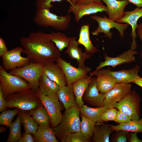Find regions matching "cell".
Masks as SVG:
<instances>
[{"mask_svg":"<svg viewBox=\"0 0 142 142\" xmlns=\"http://www.w3.org/2000/svg\"><path fill=\"white\" fill-rule=\"evenodd\" d=\"M97 76V87L102 93H105L110 90L116 84L114 78L110 74L104 72L102 70L93 71L89 75Z\"/></svg>","mask_w":142,"mask_h":142,"instance_id":"obj_20","label":"cell"},{"mask_svg":"<svg viewBox=\"0 0 142 142\" xmlns=\"http://www.w3.org/2000/svg\"><path fill=\"white\" fill-rule=\"evenodd\" d=\"M133 83L142 88V77H140L134 81Z\"/></svg>","mask_w":142,"mask_h":142,"instance_id":"obj_48","label":"cell"},{"mask_svg":"<svg viewBox=\"0 0 142 142\" xmlns=\"http://www.w3.org/2000/svg\"><path fill=\"white\" fill-rule=\"evenodd\" d=\"M20 42L23 53L31 62L45 64L56 62L60 57V52L48 37L47 33L40 31L31 32L27 37H21Z\"/></svg>","mask_w":142,"mask_h":142,"instance_id":"obj_1","label":"cell"},{"mask_svg":"<svg viewBox=\"0 0 142 142\" xmlns=\"http://www.w3.org/2000/svg\"><path fill=\"white\" fill-rule=\"evenodd\" d=\"M38 84L39 88L41 93L45 95L50 97L56 94L60 87L44 73L40 77Z\"/></svg>","mask_w":142,"mask_h":142,"instance_id":"obj_26","label":"cell"},{"mask_svg":"<svg viewBox=\"0 0 142 142\" xmlns=\"http://www.w3.org/2000/svg\"><path fill=\"white\" fill-rule=\"evenodd\" d=\"M43 72L48 78L60 87L67 85L66 79L63 72L57 63L51 62L44 64Z\"/></svg>","mask_w":142,"mask_h":142,"instance_id":"obj_21","label":"cell"},{"mask_svg":"<svg viewBox=\"0 0 142 142\" xmlns=\"http://www.w3.org/2000/svg\"><path fill=\"white\" fill-rule=\"evenodd\" d=\"M70 59L76 60L78 63V67L84 68V62L87 59H90L91 56L85 52L82 51V50L78 47V44L75 37H71L70 43L65 51Z\"/></svg>","mask_w":142,"mask_h":142,"instance_id":"obj_19","label":"cell"},{"mask_svg":"<svg viewBox=\"0 0 142 142\" xmlns=\"http://www.w3.org/2000/svg\"><path fill=\"white\" fill-rule=\"evenodd\" d=\"M114 131L122 130L131 132L142 133V118L137 120L120 124L116 125H110Z\"/></svg>","mask_w":142,"mask_h":142,"instance_id":"obj_31","label":"cell"},{"mask_svg":"<svg viewBox=\"0 0 142 142\" xmlns=\"http://www.w3.org/2000/svg\"><path fill=\"white\" fill-rule=\"evenodd\" d=\"M0 87L5 98L17 92L31 88L26 80L7 72L2 65L0 66Z\"/></svg>","mask_w":142,"mask_h":142,"instance_id":"obj_5","label":"cell"},{"mask_svg":"<svg viewBox=\"0 0 142 142\" xmlns=\"http://www.w3.org/2000/svg\"><path fill=\"white\" fill-rule=\"evenodd\" d=\"M21 124L18 115L15 121L9 125L10 130L7 142H18L22 135Z\"/></svg>","mask_w":142,"mask_h":142,"instance_id":"obj_33","label":"cell"},{"mask_svg":"<svg viewBox=\"0 0 142 142\" xmlns=\"http://www.w3.org/2000/svg\"><path fill=\"white\" fill-rule=\"evenodd\" d=\"M92 19L95 21L98 24L97 28L91 32L93 36H97L100 33H104V36L111 39L113 33L110 31L111 29L114 28L119 32L121 38L124 36V32L129 25L125 23L121 24L109 19L105 16L102 17L97 15L92 16Z\"/></svg>","mask_w":142,"mask_h":142,"instance_id":"obj_9","label":"cell"},{"mask_svg":"<svg viewBox=\"0 0 142 142\" xmlns=\"http://www.w3.org/2000/svg\"><path fill=\"white\" fill-rule=\"evenodd\" d=\"M117 111L118 109L116 108L111 107L108 108L102 114L100 117L101 123L110 121H114Z\"/></svg>","mask_w":142,"mask_h":142,"instance_id":"obj_37","label":"cell"},{"mask_svg":"<svg viewBox=\"0 0 142 142\" xmlns=\"http://www.w3.org/2000/svg\"><path fill=\"white\" fill-rule=\"evenodd\" d=\"M56 62L63 72L67 84H72L79 79L87 77L88 73L91 70V68L87 66L83 68H76L72 66L70 62H67L60 57L57 59Z\"/></svg>","mask_w":142,"mask_h":142,"instance_id":"obj_12","label":"cell"},{"mask_svg":"<svg viewBox=\"0 0 142 142\" xmlns=\"http://www.w3.org/2000/svg\"><path fill=\"white\" fill-rule=\"evenodd\" d=\"M6 102L4 98L3 94L1 87H0V111L2 112L5 110L6 109Z\"/></svg>","mask_w":142,"mask_h":142,"instance_id":"obj_42","label":"cell"},{"mask_svg":"<svg viewBox=\"0 0 142 142\" xmlns=\"http://www.w3.org/2000/svg\"><path fill=\"white\" fill-rule=\"evenodd\" d=\"M129 3H132L137 7L142 8V0H128Z\"/></svg>","mask_w":142,"mask_h":142,"instance_id":"obj_46","label":"cell"},{"mask_svg":"<svg viewBox=\"0 0 142 142\" xmlns=\"http://www.w3.org/2000/svg\"><path fill=\"white\" fill-rule=\"evenodd\" d=\"M80 113L77 106L65 110L60 122L53 128L57 138L60 142H64L69 134L80 131Z\"/></svg>","mask_w":142,"mask_h":142,"instance_id":"obj_2","label":"cell"},{"mask_svg":"<svg viewBox=\"0 0 142 142\" xmlns=\"http://www.w3.org/2000/svg\"><path fill=\"white\" fill-rule=\"evenodd\" d=\"M72 4H75L76 3L77 0H70Z\"/></svg>","mask_w":142,"mask_h":142,"instance_id":"obj_50","label":"cell"},{"mask_svg":"<svg viewBox=\"0 0 142 142\" xmlns=\"http://www.w3.org/2000/svg\"><path fill=\"white\" fill-rule=\"evenodd\" d=\"M89 27V24L81 26L79 38L77 41L78 45H82L84 47L85 52L92 56L95 53L98 52L99 50L93 45L90 40Z\"/></svg>","mask_w":142,"mask_h":142,"instance_id":"obj_23","label":"cell"},{"mask_svg":"<svg viewBox=\"0 0 142 142\" xmlns=\"http://www.w3.org/2000/svg\"><path fill=\"white\" fill-rule=\"evenodd\" d=\"M136 30L139 37L142 43V23L138 24ZM140 56L142 59V46L140 53Z\"/></svg>","mask_w":142,"mask_h":142,"instance_id":"obj_44","label":"cell"},{"mask_svg":"<svg viewBox=\"0 0 142 142\" xmlns=\"http://www.w3.org/2000/svg\"><path fill=\"white\" fill-rule=\"evenodd\" d=\"M103 62H100L99 65L96 68V70L101 69L105 66H111L112 67L124 63H130L136 61L135 55L138 53L135 50L130 49L123 52L115 57L108 56L104 53Z\"/></svg>","mask_w":142,"mask_h":142,"instance_id":"obj_13","label":"cell"},{"mask_svg":"<svg viewBox=\"0 0 142 142\" xmlns=\"http://www.w3.org/2000/svg\"><path fill=\"white\" fill-rule=\"evenodd\" d=\"M57 94L65 110L73 107L77 106L72 84L63 85L60 87Z\"/></svg>","mask_w":142,"mask_h":142,"instance_id":"obj_22","label":"cell"},{"mask_svg":"<svg viewBox=\"0 0 142 142\" xmlns=\"http://www.w3.org/2000/svg\"><path fill=\"white\" fill-rule=\"evenodd\" d=\"M113 131L110 125L95 124L92 136L93 141L94 142H109L110 135Z\"/></svg>","mask_w":142,"mask_h":142,"instance_id":"obj_27","label":"cell"},{"mask_svg":"<svg viewBox=\"0 0 142 142\" xmlns=\"http://www.w3.org/2000/svg\"><path fill=\"white\" fill-rule=\"evenodd\" d=\"M63 0L66 1L70 5H73L70 0H37L35 5L37 9H50L53 6V5L51 4L52 2H60Z\"/></svg>","mask_w":142,"mask_h":142,"instance_id":"obj_38","label":"cell"},{"mask_svg":"<svg viewBox=\"0 0 142 142\" xmlns=\"http://www.w3.org/2000/svg\"><path fill=\"white\" fill-rule=\"evenodd\" d=\"M80 131L90 138L94 135V131L95 123L92 120L80 113Z\"/></svg>","mask_w":142,"mask_h":142,"instance_id":"obj_34","label":"cell"},{"mask_svg":"<svg viewBox=\"0 0 142 142\" xmlns=\"http://www.w3.org/2000/svg\"><path fill=\"white\" fill-rule=\"evenodd\" d=\"M5 99L6 108H14L26 111L37 108L42 104L36 92L31 88L13 94Z\"/></svg>","mask_w":142,"mask_h":142,"instance_id":"obj_3","label":"cell"},{"mask_svg":"<svg viewBox=\"0 0 142 142\" xmlns=\"http://www.w3.org/2000/svg\"><path fill=\"white\" fill-rule=\"evenodd\" d=\"M131 120L130 117L118 109L115 121L118 124L128 122Z\"/></svg>","mask_w":142,"mask_h":142,"instance_id":"obj_40","label":"cell"},{"mask_svg":"<svg viewBox=\"0 0 142 142\" xmlns=\"http://www.w3.org/2000/svg\"><path fill=\"white\" fill-rule=\"evenodd\" d=\"M99 92L97 86L96 77H92L91 82L83 94V100L95 107L103 106L105 93H102Z\"/></svg>","mask_w":142,"mask_h":142,"instance_id":"obj_15","label":"cell"},{"mask_svg":"<svg viewBox=\"0 0 142 142\" xmlns=\"http://www.w3.org/2000/svg\"><path fill=\"white\" fill-rule=\"evenodd\" d=\"M106 5L108 11V18L114 21L124 17L125 8L129 2L128 0H101Z\"/></svg>","mask_w":142,"mask_h":142,"instance_id":"obj_18","label":"cell"},{"mask_svg":"<svg viewBox=\"0 0 142 142\" xmlns=\"http://www.w3.org/2000/svg\"><path fill=\"white\" fill-rule=\"evenodd\" d=\"M101 0H77L76 4H86L92 2Z\"/></svg>","mask_w":142,"mask_h":142,"instance_id":"obj_47","label":"cell"},{"mask_svg":"<svg viewBox=\"0 0 142 142\" xmlns=\"http://www.w3.org/2000/svg\"><path fill=\"white\" fill-rule=\"evenodd\" d=\"M2 0H0V1H1Z\"/></svg>","mask_w":142,"mask_h":142,"instance_id":"obj_51","label":"cell"},{"mask_svg":"<svg viewBox=\"0 0 142 142\" xmlns=\"http://www.w3.org/2000/svg\"><path fill=\"white\" fill-rule=\"evenodd\" d=\"M69 14L59 16L47 9H36L33 21L38 25L43 27H50L57 30L67 29L71 20Z\"/></svg>","mask_w":142,"mask_h":142,"instance_id":"obj_4","label":"cell"},{"mask_svg":"<svg viewBox=\"0 0 142 142\" xmlns=\"http://www.w3.org/2000/svg\"><path fill=\"white\" fill-rule=\"evenodd\" d=\"M142 17V8H136L132 11H125L123 17L116 22L119 23H124L130 25L132 27L130 36L132 39V42L130 49L135 50L137 47V44L135 39L137 36L136 31L137 26V22L139 19Z\"/></svg>","mask_w":142,"mask_h":142,"instance_id":"obj_16","label":"cell"},{"mask_svg":"<svg viewBox=\"0 0 142 142\" xmlns=\"http://www.w3.org/2000/svg\"><path fill=\"white\" fill-rule=\"evenodd\" d=\"M105 12L108 14L106 6L103 3L102 1H98L86 4H76L70 5L68 10V14L73 13L77 23L84 16Z\"/></svg>","mask_w":142,"mask_h":142,"instance_id":"obj_10","label":"cell"},{"mask_svg":"<svg viewBox=\"0 0 142 142\" xmlns=\"http://www.w3.org/2000/svg\"><path fill=\"white\" fill-rule=\"evenodd\" d=\"M110 108L108 105L92 108L83 104L80 109V113L96 123H101L100 118L102 114Z\"/></svg>","mask_w":142,"mask_h":142,"instance_id":"obj_28","label":"cell"},{"mask_svg":"<svg viewBox=\"0 0 142 142\" xmlns=\"http://www.w3.org/2000/svg\"><path fill=\"white\" fill-rule=\"evenodd\" d=\"M140 67L136 65L134 68L129 69H122L118 71H112L110 68L102 69L105 72L112 76L116 84L121 83H133L140 77L138 75Z\"/></svg>","mask_w":142,"mask_h":142,"instance_id":"obj_17","label":"cell"},{"mask_svg":"<svg viewBox=\"0 0 142 142\" xmlns=\"http://www.w3.org/2000/svg\"><path fill=\"white\" fill-rule=\"evenodd\" d=\"M116 132L114 137V141L116 142H126L129 132L119 130Z\"/></svg>","mask_w":142,"mask_h":142,"instance_id":"obj_39","label":"cell"},{"mask_svg":"<svg viewBox=\"0 0 142 142\" xmlns=\"http://www.w3.org/2000/svg\"><path fill=\"white\" fill-rule=\"evenodd\" d=\"M36 92L49 114L51 126L53 128L57 126L62 120L63 114L61 111L63 106L60 102L57 94L50 97L45 95L41 93L39 88Z\"/></svg>","mask_w":142,"mask_h":142,"instance_id":"obj_8","label":"cell"},{"mask_svg":"<svg viewBox=\"0 0 142 142\" xmlns=\"http://www.w3.org/2000/svg\"><path fill=\"white\" fill-rule=\"evenodd\" d=\"M90 138L79 131L68 134L64 142H88Z\"/></svg>","mask_w":142,"mask_h":142,"instance_id":"obj_36","label":"cell"},{"mask_svg":"<svg viewBox=\"0 0 142 142\" xmlns=\"http://www.w3.org/2000/svg\"><path fill=\"white\" fill-rule=\"evenodd\" d=\"M33 135L34 141L37 142H58L53 128L48 126H38L36 133Z\"/></svg>","mask_w":142,"mask_h":142,"instance_id":"obj_25","label":"cell"},{"mask_svg":"<svg viewBox=\"0 0 142 142\" xmlns=\"http://www.w3.org/2000/svg\"><path fill=\"white\" fill-rule=\"evenodd\" d=\"M44 64L31 62L23 67L11 70L9 73L24 79L29 83L31 88L36 91L39 88V79L44 73Z\"/></svg>","mask_w":142,"mask_h":142,"instance_id":"obj_6","label":"cell"},{"mask_svg":"<svg viewBox=\"0 0 142 142\" xmlns=\"http://www.w3.org/2000/svg\"><path fill=\"white\" fill-rule=\"evenodd\" d=\"M92 79V76L89 75L86 78L79 79L72 84L76 104L79 109L82 107L84 103L83 97Z\"/></svg>","mask_w":142,"mask_h":142,"instance_id":"obj_24","label":"cell"},{"mask_svg":"<svg viewBox=\"0 0 142 142\" xmlns=\"http://www.w3.org/2000/svg\"><path fill=\"white\" fill-rule=\"evenodd\" d=\"M131 84L121 83L116 84L110 90L105 93L103 105H108L110 108L119 102L131 91Z\"/></svg>","mask_w":142,"mask_h":142,"instance_id":"obj_14","label":"cell"},{"mask_svg":"<svg viewBox=\"0 0 142 142\" xmlns=\"http://www.w3.org/2000/svg\"><path fill=\"white\" fill-rule=\"evenodd\" d=\"M34 142L33 137L31 134L28 133H23L18 142Z\"/></svg>","mask_w":142,"mask_h":142,"instance_id":"obj_41","label":"cell"},{"mask_svg":"<svg viewBox=\"0 0 142 142\" xmlns=\"http://www.w3.org/2000/svg\"><path fill=\"white\" fill-rule=\"evenodd\" d=\"M18 108L11 110H4L0 114V124L9 127L14 116L18 114L19 111Z\"/></svg>","mask_w":142,"mask_h":142,"instance_id":"obj_35","label":"cell"},{"mask_svg":"<svg viewBox=\"0 0 142 142\" xmlns=\"http://www.w3.org/2000/svg\"><path fill=\"white\" fill-rule=\"evenodd\" d=\"M28 113L39 125L50 126V118L46 109L42 104L38 108L29 111Z\"/></svg>","mask_w":142,"mask_h":142,"instance_id":"obj_29","label":"cell"},{"mask_svg":"<svg viewBox=\"0 0 142 142\" xmlns=\"http://www.w3.org/2000/svg\"><path fill=\"white\" fill-rule=\"evenodd\" d=\"M20 121L23 126L25 132L33 134L36 132L38 124L26 111L20 110L18 114Z\"/></svg>","mask_w":142,"mask_h":142,"instance_id":"obj_30","label":"cell"},{"mask_svg":"<svg viewBox=\"0 0 142 142\" xmlns=\"http://www.w3.org/2000/svg\"><path fill=\"white\" fill-rule=\"evenodd\" d=\"M8 51L5 42L2 38L0 37V57H2Z\"/></svg>","mask_w":142,"mask_h":142,"instance_id":"obj_43","label":"cell"},{"mask_svg":"<svg viewBox=\"0 0 142 142\" xmlns=\"http://www.w3.org/2000/svg\"><path fill=\"white\" fill-rule=\"evenodd\" d=\"M47 34L50 40L54 44L60 52L67 48L70 43L71 37L61 32H53L47 33Z\"/></svg>","mask_w":142,"mask_h":142,"instance_id":"obj_32","label":"cell"},{"mask_svg":"<svg viewBox=\"0 0 142 142\" xmlns=\"http://www.w3.org/2000/svg\"><path fill=\"white\" fill-rule=\"evenodd\" d=\"M140 98L135 90L131 91L112 107L116 108L125 114L131 120L140 119Z\"/></svg>","mask_w":142,"mask_h":142,"instance_id":"obj_7","label":"cell"},{"mask_svg":"<svg viewBox=\"0 0 142 142\" xmlns=\"http://www.w3.org/2000/svg\"><path fill=\"white\" fill-rule=\"evenodd\" d=\"M136 133L131 132V134L129 141L130 142H141L142 140L139 139Z\"/></svg>","mask_w":142,"mask_h":142,"instance_id":"obj_45","label":"cell"},{"mask_svg":"<svg viewBox=\"0 0 142 142\" xmlns=\"http://www.w3.org/2000/svg\"><path fill=\"white\" fill-rule=\"evenodd\" d=\"M6 130V128L2 126H1L0 127V132L2 133L5 132Z\"/></svg>","mask_w":142,"mask_h":142,"instance_id":"obj_49","label":"cell"},{"mask_svg":"<svg viewBox=\"0 0 142 142\" xmlns=\"http://www.w3.org/2000/svg\"><path fill=\"white\" fill-rule=\"evenodd\" d=\"M23 49L21 47H15L8 50L2 57V66L6 70H12L23 67L31 62L27 57L21 55Z\"/></svg>","mask_w":142,"mask_h":142,"instance_id":"obj_11","label":"cell"}]
</instances>
